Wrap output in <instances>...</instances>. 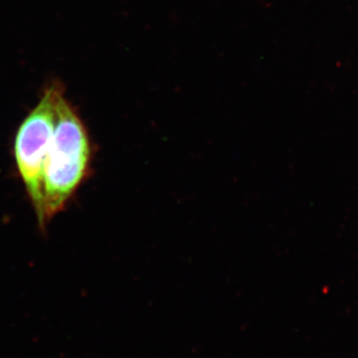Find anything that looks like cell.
<instances>
[{"label": "cell", "mask_w": 358, "mask_h": 358, "mask_svg": "<svg viewBox=\"0 0 358 358\" xmlns=\"http://www.w3.org/2000/svg\"><path fill=\"white\" fill-rule=\"evenodd\" d=\"M90 157L86 129L63 94L58 101L55 131L44 164V224L64 209L81 185L88 171Z\"/></svg>", "instance_id": "cell-1"}, {"label": "cell", "mask_w": 358, "mask_h": 358, "mask_svg": "<svg viewBox=\"0 0 358 358\" xmlns=\"http://www.w3.org/2000/svg\"><path fill=\"white\" fill-rule=\"evenodd\" d=\"M63 94L64 88L58 82L49 85L20 124L14 141L16 166L42 227L44 164L55 131L58 101Z\"/></svg>", "instance_id": "cell-2"}]
</instances>
